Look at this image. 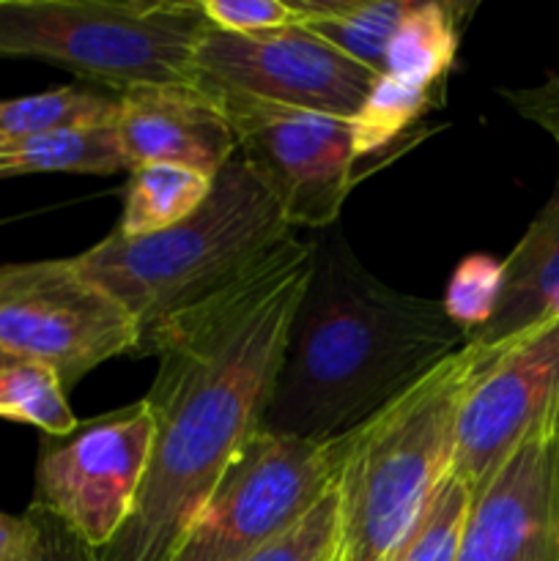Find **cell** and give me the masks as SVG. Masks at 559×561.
Segmentation results:
<instances>
[{"label": "cell", "mask_w": 559, "mask_h": 561, "mask_svg": "<svg viewBox=\"0 0 559 561\" xmlns=\"http://www.w3.org/2000/svg\"><path fill=\"white\" fill-rule=\"evenodd\" d=\"M247 561H340V493L338 485L288 531L252 553Z\"/></svg>", "instance_id": "obj_24"}, {"label": "cell", "mask_w": 559, "mask_h": 561, "mask_svg": "<svg viewBox=\"0 0 559 561\" xmlns=\"http://www.w3.org/2000/svg\"><path fill=\"white\" fill-rule=\"evenodd\" d=\"M126 170L115 126L64 129L0 142V179L27 173L113 175Z\"/></svg>", "instance_id": "obj_17"}, {"label": "cell", "mask_w": 559, "mask_h": 561, "mask_svg": "<svg viewBox=\"0 0 559 561\" xmlns=\"http://www.w3.org/2000/svg\"><path fill=\"white\" fill-rule=\"evenodd\" d=\"M153 444V420L146 400L80 422L66 436H47L38 449L36 496L102 551L140 496Z\"/></svg>", "instance_id": "obj_10"}, {"label": "cell", "mask_w": 559, "mask_h": 561, "mask_svg": "<svg viewBox=\"0 0 559 561\" xmlns=\"http://www.w3.org/2000/svg\"><path fill=\"white\" fill-rule=\"evenodd\" d=\"M343 460L345 438L316 444L258 431L233 455L168 561H247L338 485Z\"/></svg>", "instance_id": "obj_6"}, {"label": "cell", "mask_w": 559, "mask_h": 561, "mask_svg": "<svg viewBox=\"0 0 559 561\" xmlns=\"http://www.w3.org/2000/svg\"><path fill=\"white\" fill-rule=\"evenodd\" d=\"M557 414L559 316H554L504 348L482 354L480 376L458 416L449 471L471 496H480L524 438Z\"/></svg>", "instance_id": "obj_11"}, {"label": "cell", "mask_w": 559, "mask_h": 561, "mask_svg": "<svg viewBox=\"0 0 559 561\" xmlns=\"http://www.w3.org/2000/svg\"><path fill=\"white\" fill-rule=\"evenodd\" d=\"M312 272L290 321L261 431L340 442L409 392L469 337L438 299L362 266L338 225L310 233Z\"/></svg>", "instance_id": "obj_2"}, {"label": "cell", "mask_w": 559, "mask_h": 561, "mask_svg": "<svg viewBox=\"0 0 559 561\" xmlns=\"http://www.w3.org/2000/svg\"><path fill=\"white\" fill-rule=\"evenodd\" d=\"M471 343L345 436L340 561H389L453 469L464 400L480 376Z\"/></svg>", "instance_id": "obj_4"}, {"label": "cell", "mask_w": 559, "mask_h": 561, "mask_svg": "<svg viewBox=\"0 0 559 561\" xmlns=\"http://www.w3.org/2000/svg\"><path fill=\"white\" fill-rule=\"evenodd\" d=\"M310 272V236H294L140 345L137 356H157L142 398L153 420L151 458L135 510L99 561L173 557L233 455L261 431Z\"/></svg>", "instance_id": "obj_1"}, {"label": "cell", "mask_w": 559, "mask_h": 561, "mask_svg": "<svg viewBox=\"0 0 559 561\" xmlns=\"http://www.w3.org/2000/svg\"><path fill=\"white\" fill-rule=\"evenodd\" d=\"M208 27L201 0H0V58L44 60L115 96L195 85L192 58Z\"/></svg>", "instance_id": "obj_5"}, {"label": "cell", "mask_w": 559, "mask_h": 561, "mask_svg": "<svg viewBox=\"0 0 559 561\" xmlns=\"http://www.w3.org/2000/svg\"><path fill=\"white\" fill-rule=\"evenodd\" d=\"M469 5L444 0H411L403 22L389 42L384 75L425 91H442L453 71L460 27Z\"/></svg>", "instance_id": "obj_15"}, {"label": "cell", "mask_w": 559, "mask_h": 561, "mask_svg": "<svg viewBox=\"0 0 559 561\" xmlns=\"http://www.w3.org/2000/svg\"><path fill=\"white\" fill-rule=\"evenodd\" d=\"M9 362H11V356H5L3 351H0V367H3V365H9Z\"/></svg>", "instance_id": "obj_29"}, {"label": "cell", "mask_w": 559, "mask_h": 561, "mask_svg": "<svg viewBox=\"0 0 559 561\" xmlns=\"http://www.w3.org/2000/svg\"><path fill=\"white\" fill-rule=\"evenodd\" d=\"M299 25L338 53L384 75L389 42L411 0H290Z\"/></svg>", "instance_id": "obj_16"}, {"label": "cell", "mask_w": 559, "mask_h": 561, "mask_svg": "<svg viewBox=\"0 0 559 561\" xmlns=\"http://www.w3.org/2000/svg\"><path fill=\"white\" fill-rule=\"evenodd\" d=\"M214 179L175 164H140L129 170L124 211L115 233L126 239L162 233L203 206Z\"/></svg>", "instance_id": "obj_18"}, {"label": "cell", "mask_w": 559, "mask_h": 561, "mask_svg": "<svg viewBox=\"0 0 559 561\" xmlns=\"http://www.w3.org/2000/svg\"><path fill=\"white\" fill-rule=\"evenodd\" d=\"M504 279L491 321L469 337L482 354L504 348L554 318L559 299V179L515 250L504 257Z\"/></svg>", "instance_id": "obj_14"}, {"label": "cell", "mask_w": 559, "mask_h": 561, "mask_svg": "<svg viewBox=\"0 0 559 561\" xmlns=\"http://www.w3.org/2000/svg\"><path fill=\"white\" fill-rule=\"evenodd\" d=\"M217 102L236 135V153L290 228L316 233L338 225L360 179L351 121L247 99Z\"/></svg>", "instance_id": "obj_9"}, {"label": "cell", "mask_w": 559, "mask_h": 561, "mask_svg": "<svg viewBox=\"0 0 559 561\" xmlns=\"http://www.w3.org/2000/svg\"><path fill=\"white\" fill-rule=\"evenodd\" d=\"M433 93L436 91L409 85V82H400L389 75L378 77L370 96L365 99L360 113L351 118L356 162L387 151L400 137L409 135L417 121L433 107Z\"/></svg>", "instance_id": "obj_21"}, {"label": "cell", "mask_w": 559, "mask_h": 561, "mask_svg": "<svg viewBox=\"0 0 559 561\" xmlns=\"http://www.w3.org/2000/svg\"><path fill=\"white\" fill-rule=\"evenodd\" d=\"M294 236L277 203L236 153L184 222L140 239L113 230L75 263L129 312L142 345L170 318L244 279Z\"/></svg>", "instance_id": "obj_3"}, {"label": "cell", "mask_w": 559, "mask_h": 561, "mask_svg": "<svg viewBox=\"0 0 559 561\" xmlns=\"http://www.w3.org/2000/svg\"><path fill=\"white\" fill-rule=\"evenodd\" d=\"M502 279L504 263L491 255H482V252L466 255L455 266L442 305L449 321L458 329H464L466 337L480 332L491 321L499 294H502Z\"/></svg>", "instance_id": "obj_23"}, {"label": "cell", "mask_w": 559, "mask_h": 561, "mask_svg": "<svg viewBox=\"0 0 559 561\" xmlns=\"http://www.w3.org/2000/svg\"><path fill=\"white\" fill-rule=\"evenodd\" d=\"M299 22L261 33L208 27L192 58V82L214 99H247L351 121L378 82Z\"/></svg>", "instance_id": "obj_8"}, {"label": "cell", "mask_w": 559, "mask_h": 561, "mask_svg": "<svg viewBox=\"0 0 559 561\" xmlns=\"http://www.w3.org/2000/svg\"><path fill=\"white\" fill-rule=\"evenodd\" d=\"M129 312L75 257L0 266V351L49 367L69 392L104 362L137 354Z\"/></svg>", "instance_id": "obj_7"}, {"label": "cell", "mask_w": 559, "mask_h": 561, "mask_svg": "<svg viewBox=\"0 0 559 561\" xmlns=\"http://www.w3.org/2000/svg\"><path fill=\"white\" fill-rule=\"evenodd\" d=\"M502 96L521 118L546 129L559 142V66L537 85L502 91Z\"/></svg>", "instance_id": "obj_27"}, {"label": "cell", "mask_w": 559, "mask_h": 561, "mask_svg": "<svg viewBox=\"0 0 559 561\" xmlns=\"http://www.w3.org/2000/svg\"><path fill=\"white\" fill-rule=\"evenodd\" d=\"M25 542V520L0 513V561H16Z\"/></svg>", "instance_id": "obj_28"}, {"label": "cell", "mask_w": 559, "mask_h": 561, "mask_svg": "<svg viewBox=\"0 0 559 561\" xmlns=\"http://www.w3.org/2000/svg\"><path fill=\"white\" fill-rule=\"evenodd\" d=\"M115 131L126 173L140 164H175L214 179L236 157L228 115L197 85H148L121 93Z\"/></svg>", "instance_id": "obj_13"}, {"label": "cell", "mask_w": 559, "mask_h": 561, "mask_svg": "<svg viewBox=\"0 0 559 561\" xmlns=\"http://www.w3.org/2000/svg\"><path fill=\"white\" fill-rule=\"evenodd\" d=\"M115 121L118 96L80 85L55 88L36 96L0 99V142L64 129H99L115 126Z\"/></svg>", "instance_id": "obj_19"}, {"label": "cell", "mask_w": 559, "mask_h": 561, "mask_svg": "<svg viewBox=\"0 0 559 561\" xmlns=\"http://www.w3.org/2000/svg\"><path fill=\"white\" fill-rule=\"evenodd\" d=\"M25 542L16 561H99L96 548L88 546L66 520L31 502L22 513Z\"/></svg>", "instance_id": "obj_25"}, {"label": "cell", "mask_w": 559, "mask_h": 561, "mask_svg": "<svg viewBox=\"0 0 559 561\" xmlns=\"http://www.w3.org/2000/svg\"><path fill=\"white\" fill-rule=\"evenodd\" d=\"M214 31L261 33L296 22L294 5L285 0H201Z\"/></svg>", "instance_id": "obj_26"}, {"label": "cell", "mask_w": 559, "mask_h": 561, "mask_svg": "<svg viewBox=\"0 0 559 561\" xmlns=\"http://www.w3.org/2000/svg\"><path fill=\"white\" fill-rule=\"evenodd\" d=\"M0 420L33 425L44 436H66L80 425L60 378L49 367L25 359L0 367Z\"/></svg>", "instance_id": "obj_20"}, {"label": "cell", "mask_w": 559, "mask_h": 561, "mask_svg": "<svg viewBox=\"0 0 559 561\" xmlns=\"http://www.w3.org/2000/svg\"><path fill=\"white\" fill-rule=\"evenodd\" d=\"M455 561H559V414L475 496Z\"/></svg>", "instance_id": "obj_12"}, {"label": "cell", "mask_w": 559, "mask_h": 561, "mask_svg": "<svg viewBox=\"0 0 559 561\" xmlns=\"http://www.w3.org/2000/svg\"><path fill=\"white\" fill-rule=\"evenodd\" d=\"M471 502L475 496L466 482L449 471L411 535L389 561H455Z\"/></svg>", "instance_id": "obj_22"}]
</instances>
